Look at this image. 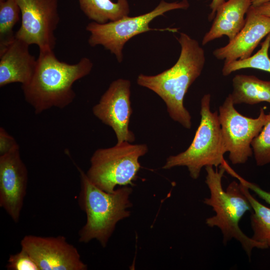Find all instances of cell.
<instances>
[{"instance_id":"6da1fadb","label":"cell","mask_w":270,"mask_h":270,"mask_svg":"<svg viewBox=\"0 0 270 270\" xmlns=\"http://www.w3.org/2000/svg\"><path fill=\"white\" fill-rule=\"evenodd\" d=\"M176 38L181 50L176 63L156 75L140 74L136 82L164 100L172 120L190 129L192 116L184 106V100L188 88L202 74L206 62L205 52L196 40L185 33L180 32Z\"/></svg>"},{"instance_id":"7a4b0ae2","label":"cell","mask_w":270,"mask_h":270,"mask_svg":"<svg viewBox=\"0 0 270 270\" xmlns=\"http://www.w3.org/2000/svg\"><path fill=\"white\" fill-rule=\"evenodd\" d=\"M92 66L86 57L70 64L60 60L54 50H40L30 80L22 86L24 98L36 114L53 107L64 108L75 98L74 84L88 75Z\"/></svg>"},{"instance_id":"3957f363","label":"cell","mask_w":270,"mask_h":270,"mask_svg":"<svg viewBox=\"0 0 270 270\" xmlns=\"http://www.w3.org/2000/svg\"><path fill=\"white\" fill-rule=\"evenodd\" d=\"M80 190L78 196L80 208L86 214V220L78 232V242L88 243L93 239L105 248L116 224L130 216L128 209L132 206L130 186H122L113 192H105L94 184L78 165Z\"/></svg>"},{"instance_id":"277c9868","label":"cell","mask_w":270,"mask_h":270,"mask_svg":"<svg viewBox=\"0 0 270 270\" xmlns=\"http://www.w3.org/2000/svg\"><path fill=\"white\" fill-rule=\"evenodd\" d=\"M205 170V182L210 195L204 198L203 202L210 206L215 213L206 220V224L220 230L224 244L232 239L238 242L250 259L254 248H268L265 244L246 236L239 226L245 213L252 210L249 201L242 190L240 182L233 181L224 190L222 178L226 172L225 168L222 165L219 170H214L212 166H207Z\"/></svg>"},{"instance_id":"5b68a950","label":"cell","mask_w":270,"mask_h":270,"mask_svg":"<svg viewBox=\"0 0 270 270\" xmlns=\"http://www.w3.org/2000/svg\"><path fill=\"white\" fill-rule=\"evenodd\" d=\"M210 98V94H207L201 99L200 120L190 146L186 150L168 158L162 168L186 166L190 176L196 180L204 167L217 168L224 162V156L226 152L218 112L211 111Z\"/></svg>"},{"instance_id":"8992f818","label":"cell","mask_w":270,"mask_h":270,"mask_svg":"<svg viewBox=\"0 0 270 270\" xmlns=\"http://www.w3.org/2000/svg\"><path fill=\"white\" fill-rule=\"evenodd\" d=\"M148 151L146 144L126 141L98 149L90 158L86 176L96 186L108 192H113L117 186H134L140 168L139 158Z\"/></svg>"},{"instance_id":"52a82bcc","label":"cell","mask_w":270,"mask_h":270,"mask_svg":"<svg viewBox=\"0 0 270 270\" xmlns=\"http://www.w3.org/2000/svg\"><path fill=\"white\" fill-rule=\"evenodd\" d=\"M190 6L188 0L172 2L162 0L152 11L134 17L125 16L115 21L104 24L92 22L86 26L90 34L88 43L91 46L98 45L114 54L118 62L123 60L122 50L124 44L134 36L150 30H168L176 32L175 28L156 29L150 28V23L156 18L174 10H186Z\"/></svg>"},{"instance_id":"ba28073f","label":"cell","mask_w":270,"mask_h":270,"mask_svg":"<svg viewBox=\"0 0 270 270\" xmlns=\"http://www.w3.org/2000/svg\"><path fill=\"white\" fill-rule=\"evenodd\" d=\"M230 94L218 108V119L224 146L233 164H245L253 154L251 146L268 119L261 108L256 118L245 116L234 108Z\"/></svg>"},{"instance_id":"9c48e42d","label":"cell","mask_w":270,"mask_h":270,"mask_svg":"<svg viewBox=\"0 0 270 270\" xmlns=\"http://www.w3.org/2000/svg\"><path fill=\"white\" fill-rule=\"evenodd\" d=\"M21 12V24L16 38L40 50H54V32L60 22L58 0H16Z\"/></svg>"},{"instance_id":"30bf717a","label":"cell","mask_w":270,"mask_h":270,"mask_svg":"<svg viewBox=\"0 0 270 270\" xmlns=\"http://www.w3.org/2000/svg\"><path fill=\"white\" fill-rule=\"evenodd\" d=\"M20 245L32 256L40 270L88 269L76 248L63 236L26 235L21 240Z\"/></svg>"},{"instance_id":"8fae6325","label":"cell","mask_w":270,"mask_h":270,"mask_svg":"<svg viewBox=\"0 0 270 270\" xmlns=\"http://www.w3.org/2000/svg\"><path fill=\"white\" fill-rule=\"evenodd\" d=\"M131 83L119 78L113 81L92 108L94 114L104 124L112 128L117 143L132 142L135 136L128 128L132 108L130 100Z\"/></svg>"},{"instance_id":"7c38bea8","label":"cell","mask_w":270,"mask_h":270,"mask_svg":"<svg viewBox=\"0 0 270 270\" xmlns=\"http://www.w3.org/2000/svg\"><path fill=\"white\" fill-rule=\"evenodd\" d=\"M28 181V170L20 148L0 156V206L16 223L23 207Z\"/></svg>"},{"instance_id":"4fadbf2b","label":"cell","mask_w":270,"mask_h":270,"mask_svg":"<svg viewBox=\"0 0 270 270\" xmlns=\"http://www.w3.org/2000/svg\"><path fill=\"white\" fill-rule=\"evenodd\" d=\"M270 33V17L256 12L250 6L241 30L226 45L214 50L213 55L224 62L248 58Z\"/></svg>"},{"instance_id":"5bb4252c","label":"cell","mask_w":270,"mask_h":270,"mask_svg":"<svg viewBox=\"0 0 270 270\" xmlns=\"http://www.w3.org/2000/svg\"><path fill=\"white\" fill-rule=\"evenodd\" d=\"M30 45L16 38L0 54V86L19 82L27 84L34 72L37 59L30 53Z\"/></svg>"},{"instance_id":"9a60e30c","label":"cell","mask_w":270,"mask_h":270,"mask_svg":"<svg viewBox=\"0 0 270 270\" xmlns=\"http://www.w3.org/2000/svg\"><path fill=\"white\" fill-rule=\"evenodd\" d=\"M252 6V0H228L217 10L213 22L204 36L202 44L204 46L210 42L228 37L232 40L244 27L246 14Z\"/></svg>"},{"instance_id":"2e32d148","label":"cell","mask_w":270,"mask_h":270,"mask_svg":"<svg viewBox=\"0 0 270 270\" xmlns=\"http://www.w3.org/2000/svg\"><path fill=\"white\" fill-rule=\"evenodd\" d=\"M230 94L234 104L250 105L262 102L270 104V80H264L252 75L240 74L232 78Z\"/></svg>"},{"instance_id":"e0dca14e","label":"cell","mask_w":270,"mask_h":270,"mask_svg":"<svg viewBox=\"0 0 270 270\" xmlns=\"http://www.w3.org/2000/svg\"><path fill=\"white\" fill-rule=\"evenodd\" d=\"M80 6L88 19L98 24L115 21L128 16V0H78Z\"/></svg>"},{"instance_id":"ac0fdd59","label":"cell","mask_w":270,"mask_h":270,"mask_svg":"<svg viewBox=\"0 0 270 270\" xmlns=\"http://www.w3.org/2000/svg\"><path fill=\"white\" fill-rule=\"evenodd\" d=\"M242 192L246 196L252 212L250 216V226L254 240L265 244L270 250V208L258 201L250 190L240 183Z\"/></svg>"},{"instance_id":"d6986e66","label":"cell","mask_w":270,"mask_h":270,"mask_svg":"<svg viewBox=\"0 0 270 270\" xmlns=\"http://www.w3.org/2000/svg\"><path fill=\"white\" fill-rule=\"evenodd\" d=\"M20 15L16 0H0V54L15 40L14 28Z\"/></svg>"},{"instance_id":"ffe728a7","label":"cell","mask_w":270,"mask_h":270,"mask_svg":"<svg viewBox=\"0 0 270 270\" xmlns=\"http://www.w3.org/2000/svg\"><path fill=\"white\" fill-rule=\"evenodd\" d=\"M270 47V33L261 44L260 48L254 55L244 60L224 62L222 74L229 76L232 72L244 68H254L270 73V58L268 50Z\"/></svg>"},{"instance_id":"44dd1931","label":"cell","mask_w":270,"mask_h":270,"mask_svg":"<svg viewBox=\"0 0 270 270\" xmlns=\"http://www.w3.org/2000/svg\"><path fill=\"white\" fill-rule=\"evenodd\" d=\"M268 115V120L251 144L256 164L260 166L270 164V112Z\"/></svg>"},{"instance_id":"7402d4cb","label":"cell","mask_w":270,"mask_h":270,"mask_svg":"<svg viewBox=\"0 0 270 270\" xmlns=\"http://www.w3.org/2000/svg\"><path fill=\"white\" fill-rule=\"evenodd\" d=\"M6 268L8 270H40L30 254L24 248L13 254H10Z\"/></svg>"},{"instance_id":"603a6c76","label":"cell","mask_w":270,"mask_h":270,"mask_svg":"<svg viewBox=\"0 0 270 270\" xmlns=\"http://www.w3.org/2000/svg\"><path fill=\"white\" fill-rule=\"evenodd\" d=\"M20 148L15 139L3 128H0V156Z\"/></svg>"},{"instance_id":"cb8c5ba5","label":"cell","mask_w":270,"mask_h":270,"mask_svg":"<svg viewBox=\"0 0 270 270\" xmlns=\"http://www.w3.org/2000/svg\"><path fill=\"white\" fill-rule=\"evenodd\" d=\"M232 176L236 178L239 182L246 186L250 190L252 191L259 198L264 200L270 205V192L262 189L256 184L248 182L240 177L234 171L232 172Z\"/></svg>"},{"instance_id":"d4e9b609","label":"cell","mask_w":270,"mask_h":270,"mask_svg":"<svg viewBox=\"0 0 270 270\" xmlns=\"http://www.w3.org/2000/svg\"><path fill=\"white\" fill-rule=\"evenodd\" d=\"M251 7L256 12L270 17V2L258 6H251Z\"/></svg>"},{"instance_id":"484cf974","label":"cell","mask_w":270,"mask_h":270,"mask_svg":"<svg viewBox=\"0 0 270 270\" xmlns=\"http://www.w3.org/2000/svg\"><path fill=\"white\" fill-rule=\"evenodd\" d=\"M225 0H212L210 4L211 12L208 16V20L211 21L214 20L218 8L224 2Z\"/></svg>"},{"instance_id":"4316f807","label":"cell","mask_w":270,"mask_h":270,"mask_svg":"<svg viewBox=\"0 0 270 270\" xmlns=\"http://www.w3.org/2000/svg\"><path fill=\"white\" fill-rule=\"evenodd\" d=\"M268 2H270V0H252V6H258Z\"/></svg>"}]
</instances>
